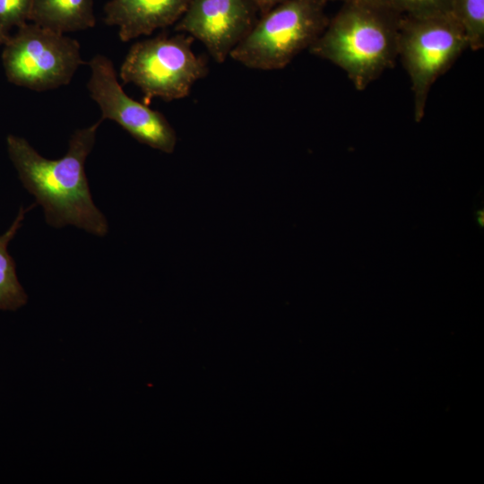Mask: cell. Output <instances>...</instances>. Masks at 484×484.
<instances>
[{
    "mask_svg": "<svg viewBox=\"0 0 484 484\" xmlns=\"http://www.w3.org/2000/svg\"><path fill=\"white\" fill-rule=\"evenodd\" d=\"M29 21L65 34L95 26L92 0H33Z\"/></svg>",
    "mask_w": 484,
    "mask_h": 484,
    "instance_id": "30bf717a",
    "label": "cell"
},
{
    "mask_svg": "<svg viewBox=\"0 0 484 484\" xmlns=\"http://www.w3.org/2000/svg\"><path fill=\"white\" fill-rule=\"evenodd\" d=\"M326 0H285L254 23L229 56L252 69L285 67L324 30Z\"/></svg>",
    "mask_w": 484,
    "mask_h": 484,
    "instance_id": "3957f363",
    "label": "cell"
},
{
    "mask_svg": "<svg viewBox=\"0 0 484 484\" xmlns=\"http://www.w3.org/2000/svg\"><path fill=\"white\" fill-rule=\"evenodd\" d=\"M194 39L180 32L135 42L120 67V79L124 84L136 85L146 105L153 98L166 101L186 98L208 73L204 60L192 50Z\"/></svg>",
    "mask_w": 484,
    "mask_h": 484,
    "instance_id": "277c9868",
    "label": "cell"
},
{
    "mask_svg": "<svg viewBox=\"0 0 484 484\" xmlns=\"http://www.w3.org/2000/svg\"><path fill=\"white\" fill-rule=\"evenodd\" d=\"M190 0H109L103 21L118 29L119 39L129 41L176 23Z\"/></svg>",
    "mask_w": 484,
    "mask_h": 484,
    "instance_id": "9c48e42d",
    "label": "cell"
},
{
    "mask_svg": "<svg viewBox=\"0 0 484 484\" xmlns=\"http://www.w3.org/2000/svg\"><path fill=\"white\" fill-rule=\"evenodd\" d=\"M326 1H329V0H326ZM341 1H342V2H343V1H346V0H341Z\"/></svg>",
    "mask_w": 484,
    "mask_h": 484,
    "instance_id": "e0dca14e",
    "label": "cell"
},
{
    "mask_svg": "<svg viewBox=\"0 0 484 484\" xmlns=\"http://www.w3.org/2000/svg\"><path fill=\"white\" fill-rule=\"evenodd\" d=\"M255 11L247 0H190L175 30L200 40L223 63L254 25Z\"/></svg>",
    "mask_w": 484,
    "mask_h": 484,
    "instance_id": "ba28073f",
    "label": "cell"
},
{
    "mask_svg": "<svg viewBox=\"0 0 484 484\" xmlns=\"http://www.w3.org/2000/svg\"><path fill=\"white\" fill-rule=\"evenodd\" d=\"M401 18L450 13L453 0H379Z\"/></svg>",
    "mask_w": 484,
    "mask_h": 484,
    "instance_id": "4fadbf2b",
    "label": "cell"
},
{
    "mask_svg": "<svg viewBox=\"0 0 484 484\" xmlns=\"http://www.w3.org/2000/svg\"><path fill=\"white\" fill-rule=\"evenodd\" d=\"M255 10L260 11L262 13L267 12L276 4L285 0H247Z\"/></svg>",
    "mask_w": 484,
    "mask_h": 484,
    "instance_id": "9a60e30c",
    "label": "cell"
},
{
    "mask_svg": "<svg viewBox=\"0 0 484 484\" xmlns=\"http://www.w3.org/2000/svg\"><path fill=\"white\" fill-rule=\"evenodd\" d=\"M88 65L91 73L87 88L100 109V118L116 122L141 143L172 153L177 138L165 116L125 92L113 62L107 56L96 55Z\"/></svg>",
    "mask_w": 484,
    "mask_h": 484,
    "instance_id": "52a82bcc",
    "label": "cell"
},
{
    "mask_svg": "<svg viewBox=\"0 0 484 484\" xmlns=\"http://www.w3.org/2000/svg\"><path fill=\"white\" fill-rule=\"evenodd\" d=\"M466 48L464 33L450 13L401 19L398 57L411 80L416 122L424 117L432 85Z\"/></svg>",
    "mask_w": 484,
    "mask_h": 484,
    "instance_id": "5b68a950",
    "label": "cell"
},
{
    "mask_svg": "<svg viewBox=\"0 0 484 484\" xmlns=\"http://www.w3.org/2000/svg\"><path fill=\"white\" fill-rule=\"evenodd\" d=\"M4 45L2 63L7 80L35 91L67 85L86 64L76 39L27 22Z\"/></svg>",
    "mask_w": 484,
    "mask_h": 484,
    "instance_id": "8992f818",
    "label": "cell"
},
{
    "mask_svg": "<svg viewBox=\"0 0 484 484\" xmlns=\"http://www.w3.org/2000/svg\"><path fill=\"white\" fill-rule=\"evenodd\" d=\"M102 121L75 130L67 152L57 160L44 158L21 136L6 137L19 179L43 207L46 221L53 228L73 225L98 237L108 232L107 219L92 200L84 168Z\"/></svg>",
    "mask_w": 484,
    "mask_h": 484,
    "instance_id": "6da1fadb",
    "label": "cell"
},
{
    "mask_svg": "<svg viewBox=\"0 0 484 484\" xmlns=\"http://www.w3.org/2000/svg\"><path fill=\"white\" fill-rule=\"evenodd\" d=\"M33 0H0V29L8 32L29 22Z\"/></svg>",
    "mask_w": 484,
    "mask_h": 484,
    "instance_id": "5bb4252c",
    "label": "cell"
},
{
    "mask_svg": "<svg viewBox=\"0 0 484 484\" xmlns=\"http://www.w3.org/2000/svg\"><path fill=\"white\" fill-rule=\"evenodd\" d=\"M401 19L379 0L343 1L309 50L363 91L398 57Z\"/></svg>",
    "mask_w": 484,
    "mask_h": 484,
    "instance_id": "7a4b0ae2",
    "label": "cell"
},
{
    "mask_svg": "<svg viewBox=\"0 0 484 484\" xmlns=\"http://www.w3.org/2000/svg\"><path fill=\"white\" fill-rule=\"evenodd\" d=\"M36 203L24 208L21 206L16 218L8 229L0 236V309L17 310L27 303V294L21 285L17 274L16 264L8 253L7 246L22 227L25 214Z\"/></svg>",
    "mask_w": 484,
    "mask_h": 484,
    "instance_id": "8fae6325",
    "label": "cell"
},
{
    "mask_svg": "<svg viewBox=\"0 0 484 484\" xmlns=\"http://www.w3.org/2000/svg\"><path fill=\"white\" fill-rule=\"evenodd\" d=\"M450 14L462 30L468 48H483L484 0H453Z\"/></svg>",
    "mask_w": 484,
    "mask_h": 484,
    "instance_id": "7c38bea8",
    "label": "cell"
},
{
    "mask_svg": "<svg viewBox=\"0 0 484 484\" xmlns=\"http://www.w3.org/2000/svg\"><path fill=\"white\" fill-rule=\"evenodd\" d=\"M8 32L0 29V46H4L9 38Z\"/></svg>",
    "mask_w": 484,
    "mask_h": 484,
    "instance_id": "2e32d148",
    "label": "cell"
}]
</instances>
